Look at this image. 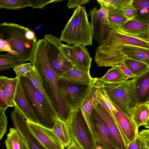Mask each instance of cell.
Masks as SVG:
<instances>
[{
  "label": "cell",
  "instance_id": "obj_17",
  "mask_svg": "<svg viewBox=\"0 0 149 149\" xmlns=\"http://www.w3.org/2000/svg\"><path fill=\"white\" fill-rule=\"evenodd\" d=\"M110 100L113 106L117 124L126 138L128 144L135 138L139 132V129L132 118Z\"/></svg>",
  "mask_w": 149,
  "mask_h": 149
},
{
  "label": "cell",
  "instance_id": "obj_38",
  "mask_svg": "<svg viewBox=\"0 0 149 149\" xmlns=\"http://www.w3.org/2000/svg\"><path fill=\"white\" fill-rule=\"evenodd\" d=\"M9 79V78L6 76H0V109L5 112L8 107L2 93V87L3 85Z\"/></svg>",
  "mask_w": 149,
  "mask_h": 149
},
{
  "label": "cell",
  "instance_id": "obj_42",
  "mask_svg": "<svg viewBox=\"0 0 149 149\" xmlns=\"http://www.w3.org/2000/svg\"><path fill=\"white\" fill-rule=\"evenodd\" d=\"M90 1V0H68L67 6L69 9L77 8L78 6L88 3Z\"/></svg>",
  "mask_w": 149,
  "mask_h": 149
},
{
  "label": "cell",
  "instance_id": "obj_39",
  "mask_svg": "<svg viewBox=\"0 0 149 149\" xmlns=\"http://www.w3.org/2000/svg\"><path fill=\"white\" fill-rule=\"evenodd\" d=\"M5 112L0 109V140L5 133L7 126V118Z\"/></svg>",
  "mask_w": 149,
  "mask_h": 149
},
{
  "label": "cell",
  "instance_id": "obj_47",
  "mask_svg": "<svg viewBox=\"0 0 149 149\" xmlns=\"http://www.w3.org/2000/svg\"><path fill=\"white\" fill-rule=\"evenodd\" d=\"M96 149H97V148H96Z\"/></svg>",
  "mask_w": 149,
  "mask_h": 149
},
{
  "label": "cell",
  "instance_id": "obj_15",
  "mask_svg": "<svg viewBox=\"0 0 149 149\" xmlns=\"http://www.w3.org/2000/svg\"><path fill=\"white\" fill-rule=\"evenodd\" d=\"M11 117L14 126L25 138L30 149H45L31 132L26 117L15 105L14 111L11 113Z\"/></svg>",
  "mask_w": 149,
  "mask_h": 149
},
{
  "label": "cell",
  "instance_id": "obj_25",
  "mask_svg": "<svg viewBox=\"0 0 149 149\" xmlns=\"http://www.w3.org/2000/svg\"><path fill=\"white\" fill-rule=\"evenodd\" d=\"M93 87L95 100L107 111L116 123L126 142H127V140L123 132L117 124L115 117V112L113 106L104 88L102 86H97L95 84H94Z\"/></svg>",
  "mask_w": 149,
  "mask_h": 149
},
{
  "label": "cell",
  "instance_id": "obj_36",
  "mask_svg": "<svg viewBox=\"0 0 149 149\" xmlns=\"http://www.w3.org/2000/svg\"><path fill=\"white\" fill-rule=\"evenodd\" d=\"M33 68V66L31 63H22L13 68L16 73V77L20 78L24 77L25 74L31 71Z\"/></svg>",
  "mask_w": 149,
  "mask_h": 149
},
{
  "label": "cell",
  "instance_id": "obj_31",
  "mask_svg": "<svg viewBox=\"0 0 149 149\" xmlns=\"http://www.w3.org/2000/svg\"><path fill=\"white\" fill-rule=\"evenodd\" d=\"M124 63L135 76L149 70V65L132 59H126Z\"/></svg>",
  "mask_w": 149,
  "mask_h": 149
},
{
  "label": "cell",
  "instance_id": "obj_41",
  "mask_svg": "<svg viewBox=\"0 0 149 149\" xmlns=\"http://www.w3.org/2000/svg\"><path fill=\"white\" fill-rule=\"evenodd\" d=\"M3 51L7 52L17 58L19 55L18 53L12 50L8 42L0 38V52Z\"/></svg>",
  "mask_w": 149,
  "mask_h": 149
},
{
  "label": "cell",
  "instance_id": "obj_12",
  "mask_svg": "<svg viewBox=\"0 0 149 149\" xmlns=\"http://www.w3.org/2000/svg\"><path fill=\"white\" fill-rule=\"evenodd\" d=\"M91 118L95 135L96 146H100L102 149H118L107 125L94 105Z\"/></svg>",
  "mask_w": 149,
  "mask_h": 149
},
{
  "label": "cell",
  "instance_id": "obj_23",
  "mask_svg": "<svg viewBox=\"0 0 149 149\" xmlns=\"http://www.w3.org/2000/svg\"><path fill=\"white\" fill-rule=\"evenodd\" d=\"M130 79L116 67H113L108 70L102 77L97 78L95 84L102 86L105 84H111L124 82Z\"/></svg>",
  "mask_w": 149,
  "mask_h": 149
},
{
  "label": "cell",
  "instance_id": "obj_43",
  "mask_svg": "<svg viewBox=\"0 0 149 149\" xmlns=\"http://www.w3.org/2000/svg\"><path fill=\"white\" fill-rule=\"evenodd\" d=\"M116 67L120 69L125 74L129 77L130 79H133L135 77L124 63L121 64Z\"/></svg>",
  "mask_w": 149,
  "mask_h": 149
},
{
  "label": "cell",
  "instance_id": "obj_8",
  "mask_svg": "<svg viewBox=\"0 0 149 149\" xmlns=\"http://www.w3.org/2000/svg\"><path fill=\"white\" fill-rule=\"evenodd\" d=\"M96 79L88 85L70 84L59 80L58 85L59 94L70 111L79 109L89 95Z\"/></svg>",
  "mask_w": 149,
  "mask_h": 149
},
{
  "label": "cell",
  "instance_id": "obj_30",
  "mask_svg": "<svg viewBox=\"0 0 149 149\" xmlns=\"http://www.w3.org/2000/svg\"><path fill=\"white\" fill-rule=\"evenodd\" d=\"M149 148V130H143L127 145L126 149H146Z\"/></svg>",
  "mask_w": 149,
  "mask_h": 149
},
{
  "label": "cell",
  "instance_id": "obj_4",
  "mask_svg": "<svg viewBox=\"0 0 149 149\" xmlns=\"http://www.w3.org/2000/svg\"><path fill=\"white\" fill-rule=\"evenodd\" d=\"M60 38L68 44L92 46L91 29L84 6H79L74 10Z\"/></svg>",
  "mask_w": 149,
  "mask_h": 149
},
{
  "label": "cell",
  "instance_id": "obj_6",
  "mask_svg": "<svg viewBox=\"0 0 149 149\" xmlns=\"http://www.w3.org/2000/svg\"><path fill=\"white\" fill-rule=\"evenodd\" d=\"M102 86L110 99L132 118V109L138 104L134 79L119 84H105Z\"/></svg>",
  "mask_w": 149,
  "mask_h": 149
},
{
  "label": "cell",
  "instance_id": "obj_16",
  "mask_svg": "<svg viewBox=\"0 0 149 149\" xmlns=\"http://www.w3.org/2000/svg\"><path fill=\"white\" fill-rule=\"evenodd\" d=\"M93 105L107 125L117 149H126L127 143L110 115L95 98Z\"/></svg>",
  "mask_w": 149,
  "mask_h": 149
},
{
  "label": "cell",
  "instance_id": "obj_13",
  "mask_svg": "<svg viewBox=\"0 0 149 149\" xmlns=\"http://www.w3.org/2000/svg\"><path fill=\"white\" fill-rule=\"evenodd\" d=\"M26 119L30 132L45 149H65L52 130Z\"/></svg>",
  "mask_w": 149,
  "mask_h": 149
},
{
  "label": "cell",
  "instance_id": "obj_24",
  "mask_svg": "<svg viewBox=\"0 0 149 149\" xmlns=\"http://www.w3.org/2000/svg\"><path fill=\"white\" fill-rule=\"evenodd\" d=\"M95 98L93 86L89 95L81 104L79 110L93 139L96 143L95 135L91 118V113L93 106Z\"/></svg>",
  "mask_w": 149,
  "mask_h": 149
},
{
  "label": "cell",
  "instance_id": "obj_28",
  "mask_svg": "<svg viewBox=\"0 0 149 149\" xmlns=\"http://www.w3.org/2000/svg\"><path fill=\"white\" fill-rule=\"evenodd\" d=\"M107 8V25L111 29L117 30L128 20L120 9Z\"/></svg>",
  "mask_w": 149,
  "mask_h": 149
},
{
  "label": "cell",
  "instance_id": "obj_14",
  "mask_svg": "<svg viewBox=\"0 0 149 149\" xmlns=\"http://www.w3.org/2000/svg\"><path fill=\"white\" fill-rule=\"evenodd\" d=\"M117 30L125 35L149 42V20L136 17L127 20Z\"/></svg>",
  "mask_w": 149,
  "mask_h": 149
},
{
  "label": "cell",
  "instance_id": "obj_2",
  "mask_svg": "<svg viewBox=\"0 0 149 149\" xmlns=\"http://www.w3.org/2000/svg\"><path fill=\"white\" fill-rule=\"evenodd\" d=\"M136 46L149 49V42L125 35L117 30L111 29L109 36L97 47L95 61L100 67H117L124 63L121 50L125 46Z\"/></svg>",
  "mask_w": 149,
  "mask_h": 149
},
{
  "label": "cell",
  "instance_id": "obj_40",
  "mask_svg": "<svg viewBox=\"0 0 149 149\" xmlns=\"http://www.w3.org/2000/svg\"><path fill=\"white\" fill-rule=\"evenodd\" d=\"M31 6L32 8L42 9L44 6L50 3L62 1V0H29Z\"/></svg>",
  "mask_w": 149,
  "mask_h": 149
},
{
  "label": "cell",
  "instance_id": "obj_20",
  "mask_svg": "<svg viewBox=\"0 0 149 149\" xmlns=\"http://www.w3.org/2000/svg\"><path fill=\"white\" fill-rule=\"evenodd\" d=\"M133 79L138 104L149 101V70Z\"/></svg>",
  "mask_w": 149,
  "mask_h": 149
},
{
  "label": "cell",
  "instance_id": "obj_34",
  "mask_svg": "<svg viewBox=\"0 0 149 149\" xmlns=\"http://www.w3.org/2000/svg\"><path fill=\"white\" fill-rule=\"evenodd\" d=\"M31 6L29 0H0V8L18 10Z\"/></svg>",
  "mask_w": 149,
  "mask_h": 149
},
{
  "label": "cell",
  "instance_id": "obj_9",
  "mask_svg": "<svg viewBox=\"0 0 149 149\" xmlns=\"http://www.w3.org/2000/svg\"><path fill=\"white\" fill-rule=\"evenodd\" d=\"M45 40L47 58L53 70L60 77L73 65L61 50L62 43L60 38L52 34H45Z\"/></svg>",
  "mask_w": 149,
  "mask_h": 149
},
{
  "label": "cell",
  "instance_id": "obj_19",
  "mask_svg": "<svg viewBox=\"0 0 149 149\" xmlns=\"http://www.w3.org/2000/svg\"><path fill=\"white\" fill-rule=\"evenodd\" d=\"M95 79V78L92 77L90 74L74 66L59 77L60 80L68 83L87 85Z\"/></svg>",
  "mask_w": 149,
  "mask_h": 149
},
{
  "label": "cell",
  "instance_id": "obj_5",
  "mask_svg": "<svg viewBox=\"0 0 149 149\" xmlns=\"http://www.w3.org/2000/svg\"><path fill=\"white\" fill-rule=\"evenodd\" d=\"M20 79L23 90L38 123L52 130L54 124V118L58 116L56 110L49 105L28 78L22 77Z\"/></svg>",
  "mask_w": 149,
  "mask_h": 149
},
{
  "label": "cell",
  "instance_id": "obj_27",
  "mask_svg": "<svg viewBox=\"0 0 149 149\" xmlns=\"http://www.w3.org/2000/svg\"><path fill=\"white\" fill-rule=\"evenodd\" d=\"M5 141L7 149H30L27 142L17 129L10 128Z\"/></svg>",
  "mask_w": 149,
  "mask_h": 149
},
{
  "label": "cell",
  "instance_id": "obj_37",
  "mask_svg": "<svg viewBox=\"0 0 149 149\" xmlns=\"http://www.w3.org/2000/svg\"><path fill=\"white\" fill-rule=\"evenodd\" d=\"M133 0L120 8L128 20L132 19L137 15V10L132 4Z\"/></svg>",
  "mask_w": 149,
  "mask_h": 149
},
{
  "label": "cell",
  "instance_id": "obj_11",
  "mask_svg": "<svg viewBox=\"0 0 149 149\" xmlns=\"http://www.w3.org/2000/svg\"><path fill=\"white\" fill-rule=\"evenodd\" d=\"M61 49L73 66L90 74L92 58L85 46L79 45H64L62 43Z\"/></svg>",
  "mask_w": 149,
  "mask_h": 149
},
{
  "label": "cell",
  "instance_id": "obj_45",
  "mask_svg": "<svg viewBox=\"0 0 149 149\" xmlns=\"http://www.w3.org/2000/svg\"><path fill=\"white\" fill-rule=\"evenodd\" d=\"M96 148H97V149H102L101 147L98 146H97Z\"/></svg>",
  "mask_w": 149,
  "mask_h": 149
},
{
  "label": "cell",
  "instance_id": "obj_33",
  "mask_svg": "<svg viewBox=\"0 0 149 149\" xmlns=\"http://www.w3.org/2000/svg\"><path fill=\"white\" fill-rule=\"evenodd\" d=\"M132 4L137 10L136 17L149 20V0H133Z\"/></svg>",
  "mask_w": 149,
  "mask_h": 149
},
{
  "label": "cell",
  "instance_id": "obj_46",
  "mask_svg": "<svg viewBox=\"0 0 149 149\" xmlns=\"http://www.w3.org/2000/svg\"><path fill=\"white\" fill-rule=\"evenodd\" d=\"M146 149H149V148H147Z\"/></svg>",
  "mask_w": 149,
  "mask_h": 149
},
{
  "label": "cell",
  "instance_id": "obj_35",
  "mask_svg": "<svg viewBox=\"0 0 149 149\" xmlns=\"http://www.w3.org/2000/svg\"><path fill=\"white\" fill-rule=\"evenodd\" d=\"M133 0H97L100 6L107 8L120 9L129 3Z\"/></svg>",
  "mask_w": 149,
  "mask_h": 149
},
{
  "label": "cell",
  "instance_id": "obj_44",
  "mask_svg": "<svg viewBox=\"0 0 149 149\" xmlns=\"http://www.w3.org/2000/svg\"><path fill=\"white\" fill-rule=\"evenodd\" d=\"M67 149H82L74 142L71 141V143Z\"/></svg>",
  "mask_w": 149,
  "mask_h": 149
},
{
  "label": "cell",
  "instance_id": "obj_29",
  "mask_svg": "<svg viewBox=\"0 0 149 149\" xmlns=\"http://www.w3.org/2000/svg\"><path fill=\"white\" fill-rule=\"evenodd\" d=\"M19 78H9L3 85L2 91L8 107L15 106L14 99L15 94Z\"/></svg>",
  "mask_w": 149,
  "mask_h": 149
},
{
  "label": "cell",
  "instance_id": "obj_21",
  "mask_svg": "<svg viewBox=\"0 0 149 149\" xmlns=\"http://www.w3.org/2000/svg\"><path fill=\"white\" fill-rule=\"evenodd\" d=\"M121 52L122 60L124 63L126 59L130 58L149 65V49L128 45L123 47Z\"/></svg>",
  "mask_w": 149,
  "mask_h": 149
},
{
  "label": "cell",
  "instance_id": "obj_10",
  "mask_svg": "<svg viewBox=\"0 0 149 149\" xmlns=\"http://www.w3.org/2000/svg\"><path fill=\"white\" fill-rule=\"evenodd\" d=\"M107 8L103 6L99 9L95 7L89 11L92 38L99 45L107 40L111 29L107 25Z\"/></svg>",
  "mask_w": 149,
  "mask_h": 149
},
{
  "label": "cell",
  "instance_id": "obj_7",
  "mask_svg": "<svg viewBox=\"0 0 149 149\" xmlns=\"http://www.w3.org/2000/svg\"><path fill=\"white\" fill-rule=\"evenodd\" d=\"M67 123L72 141L82 149H96V144L79 109L70 111Z\"/></svg>",
  "mask_w": 149,
  "mask_h": 149
},
{
  "label": "cell",
  "instance_id": "obj_1",
  "mask_svg": "<svg viewBox=\"0 0 149 149\" xmlns=\"http://www.w3.org/2000/svg\"><path fill=\"white\" fill-rule=\"evenodd\" d=\"M30 61L38 73L42 85L54 107L57 116L67 122L70 111L59 94L58 85L60 76L50 66L44 38L36 41Z\"/></svg>",
  "mask_w": 149,
  "mask_h": 149
},
{
  "label": "cell",
  "instance_id": "obj_26",
  "mask_svg": "<svg viewBox=\"0 0 149 149\" xmlns=\"http://www.w3.org/2000/svg\"><path fill=\"white\" fill-rule=\"evenodd\" d=\"M54 124L52 130L64 148H68L71 139L67 122L57 116L54 118Z\"/></svg>",
  "mask_w": 149,
  "mask_h": 149
},
{
  "label": "cell",
  "instance_id": "obj_22",
  "mask_svg": "<svg viewBox=\"0 0 149 149\" xmlns=\"http://www.w3.org/2000/svg\"><path fill=\"white\" fill-rule=\"evenodd\" d=\"M132 118L139 129L144 126L149 128V101L137 104L132 109Z\"/></svg>",
  "mask_w": 149,
  "mask_h": 149
},
{
  "label": "cell",
  "instance_id": "obj_32",
  "mask_svg": "<svg viewBox=\"0 0 149 149\" xmlns=\"http://www.w3.org/2000/svg\"><path fill=\"white\" fill-rule=\"evenodd\" d=\"M22 62L18 58L9 53L0 54V71L13 68Z\"/></svg>",
  "mask_w": 149,
  "mask_h": 149
},
{
  "label": "cell",
  "instance_id": "obj_18",
  "mask_svg": "<svg viewBox=\"0 0 149 149\" xmlns=\"http://www.w3.org/2000/svg\"><path fill=\"white\" fill-rule=\"evenodd\" d=\"M14 102L15 105L21 111L26 119L38 123L36 114L31 107L23 90L20 78H19Z\"/></svg>",
  "mask_w": 149,
  "mask_h": 149
},
{
  "label": "cell",
  "instance_id": "obj_3",
  "mask_svg": "<svg viewBox=\"0 0 149 149\" xmlns=\"http://www.w3.org/2000/svg\"><path fill=\"white\" fill-rule=\"evenodd\" d=\"M0 38L18 53L17 58L22 63L30 61L37 40L33 31L17 24L3 22L0 23Z\"/></svg>",
  "mask_w": 149,
  "mask_h": 149
}]
</instances>
